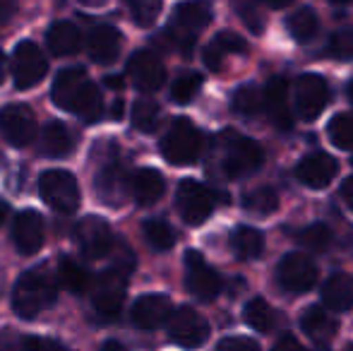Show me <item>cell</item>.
Instances as JSON below:
<instances>
[{"label": "cell", "mask_w": 353, "mask_h": 351, "mask_svg": "<svg viewBox=\"0 0 353 351\" xmlns=\"http://www.w3.org/2000/svg\"><path fill=\"white\" fill-rule=\"evenodd\" d=\"M51 97L56 101V106L77 113L84 123H97L103 116L101 94L89 82L87 72L79 70V68H68V70L58 72Z\"/></svg>", "instance_id": "1"}, {"label": "cell", "mask_w": 353, "mask_h": 351, "mask_svg": "<svg viewBox=\"0 0 353 351\" xmlns=\"http://www.w3.org/2000/svg\"><path fill=\"white\" fill-rule=\"evenodd\" d=\"M53 301H56V281L41 267L27 270L14 284L12 305L14 313L22 318H37L39 313L51 308Z\"/></svg>", "instance_id": "2"}, {"label": "cell", "mask_w": 353, "mask_h": 351, "mask_svg": "<svg viewBox=\"0 0 353 351\" xmlns=\"http://www.w3.org/2000/svg\"><path fill=\"white\" fill-rule=\"evenodd\" d=\"M161 154L176 166L195 164L202 154V132L188 118H178L161 140Z\"/></svg>", "instance_id": "3"}, {"label": "cell", "mask_w": 353, "mask_h": 351, "mask_svg": "<svg viewBox=\"0 0 353 351\" xmlns=\"http://www.w3.org/2000/svg\"><path fill=\"white\" fill-rule=\"evenodd\" d=\"M39 190H41V197L46 200V205L53 207L56 212H61V214L77 212L79 202H82L74 176L70 171H63V169L46 171L41 176V181H39Z\"/></svg>", "instance_id": "4"}, {"label": "cell", "mask_w": 353, "mask_h": 351, "mask_svg": "<svg viewBox=\"0 0 353 351\" xmlns=\"http://www.w3.org/2000/svg\"><path fill=\"white\" fill-rule=\"evenodd\" d=\"M226 157H223V171L228 178L250 176L265 164V152L250 137H241L236 132H226Z\"/></svg>", "instance_id": "5"}, {"label": "cell", "mask_w": 353, "mask_h": 351, "mask_svg": "<svg viewBox=\"0 0 353 351\" xmlns=\"http://www.w3.org/2000/svg\"><path fill=\"white\" fill-rule=\"evenodd\" d=\"M168 337L185 349H197L210 337V325L195 308L183 305L168 318Z\"/></svg>", "instance_id": "6"}, {"label": "cell", "mask_w": 353, "mask_h": 351, "mask_svg": "<svg viewBox=\"0 0 353 351\" xmlns=\"http://www.w3.org/2000/svg\"><path fill=\"white\" fill-rule=\"evenodd\" d=\"M176 207L185 224L197 226L210 219V214L214 212V195L202 183L183 181L176 192Z\"/></svg>", "instance_id": "7"}, {"label": "cell", "mask_w": 353, "mask_h": 351, "mask_svg": "<svg viewBox=\"0 0 353 351\" xmlns=\"http://www.w3.org/2000/svg\"><path fill=\"white\" fill-rule=\"evenodd\" d=\"M48 61L34 41H22L12 56V77L19 89H32L46 77Z\"/></svg>", "instance_id": "8"}, {"label": "cell", "mask_w": 353, "mask_h": 351, "mask_svg": "<svg viewBox=\"0 0 353 351\" xmlns=\"http://www.w3.org/2000/svg\"><path fill=\"white\" fill-rule=\"evenodd\" d=\"M130 174H128V166L123 161H118V157L108 159L106 164L99 169L97 174V195L103 205L118 207L128 200V192H130Z\"/></svg>", "instance_id": "9"}, {"label": "cell", "mask_w": 353, "mask_h": 351, "mask_svg": "<svg viewBox=\"0 0 353 351\" xmlns=\"http://www.w3.org/2000/svg\"><path fill=\"white\" fill-rule=\"evenodd\" d=\"M185 284L188 291L200 301H214L221 294V279L197 250L185 253Z\"/></svg>", "instance_id": "10"}, {"label": "cell", "mask_w": 353, "mask_h": 351, "mask_svg": "<svg viewBox=\"0 0 353 351\" xmlns=\"http://www.w3.org/2000/svg\"><path fill=\"white\" fill-rule=\"evenodd\" d=\"M276 279H279L281 289L291 291V294H305L315 286L317 267L305 255L288 253L276 267Z\"/></svg>", "instance_id": "11"}, {"label": "cell", "mask_w": 353, "mask_h": 351, "mask_svg": "<svg viewBox=\"0 0 353 351\" xmlns=\"http://www.w3.org/2000/svg\"><path fill=\"white\" fill-rule=\"evenodd\" d=\"M0 132H3L5 142L12 147H27L29 142L37 137V121L34 113L27 106L19 103H10L0 111Z\"/></svg>", "instance_id": "12"}, {"label": "cell", "mask_w": 353, "mask_h": 351, "mask_svg": "<svg viewBox=\"0 0 353 351\" xmlns=\"http://www.w3.org/2000/svg\"><path fill=\"white\" fill-rule=\"evenodd\" d=\"M330 97L332 94H330V87H327L325 77L312 75V72L303 75L296 85V108L303 121H307V123L315 121V118L325 111L327 103H330Z\"/></svg>", "instance_id": "13"}, {"label": "cell", "mask_w": 353, "mask_h": 351, "mask_svg": "<svg viewBox=\"0 0 353 351\" xmlns=\"http://www.w3.org/2000/svg\"><path fill=\"white\" fill-rule=\"evenodd\" d=\"M125 279L128 274L121 270H113L108 267V272H103V277L99 279V286L94 289V308L103 318H116L123 308V301H125Z\"/></svg>", "instance_id": "14"}, {"label": "cell", "mask_w": 353, "mask_h": 351, "mask_svg": "<svg viewBox=\"0 0 353 351\" xmlns=\"http://www.w3.org/2000/svg\"><path fill=\"white\" fill-rule=\"evenodd\" d=\"M77 241L79 248L87 258L99 260L106 258V255L113 253V234L111 226L106 224L99 217H84L77 224Z\"/></svg>", "instance_id": "15"}, {"label": "cell", "mask_w": 353, "mask_h": 351, "mask_svg": "<svg viewBox=\"0 0 353 351\" xmlns=\"http://www.w3.org/2000/svg\"><path fill=\"white\" fill-rule=\"evenodd\" d=\"M128 72L132 77V85L142 92H157L166 82V68H163L161 58L152 51L132 53L130 63H128Z\"/></svg>", "instance_id": "16"}, {"label": "cell", "mask_w": 353, "mask_h": 351, "mask_svg": "<svg viewBox=\"0 0 353 351\" xmlns=\"http://www.w3.org/2000/svg\"><path fill=\"white\" fill-rule=\"evenodd\" d=\"M12 241L19 253L24 255H34L37 250H41L43 241H46V226H43L41 214L34 210L19 212L12 224Z\"/></svg>", "instance_id": "17"}, {"label": "cell", "mask_w": 353, "mask_h": 351, "mask_svg": "<svg viewBox=\"0 0 353 351\" xmlns=\"http://www.w3.org/2000/svg\"><path fill=\"white\" fill-rule=\"evenodd\" d=\"M123 48V37L116 27L111 24H99L89 32L87 37V51L89 58L99 66H111V63L118 61Z\"/></svg>", "instance_id": "18"}, {"label": "cell", "mask_w": 353, "mask_h": 351, "mask_svg": "<svg viewBox=\"0 0 353 351\" xmlns=\"http://www.w3.org/2000/svg\"><path fill=\"white\" fill-rule=\"evenodd\" d=\"M336 176V161L325 152H315V154L305 157L301 164L296 166V178L307 188H327Z\"/></svg>", "instance_id": "19"}, {"label": "cell", "mask_w": 353, "mask_h": 351, "mask_svg": "<svg viewBox=\"0 0 353 351\" xmlns=\"http://www.w3.org/2000/svg\"><path fill=\"white\" fill-rule=\"evenodd\" d=\"M171 301L161 294L140 296L132 305V323L142 330H154L171 318Z\"/></svg>", "instance_id": "20"}, {"label": "cell", "mask_w": 353, "mask_h": 351, "mask_svg": "<svg viewBox=\"0 0 353 351\" xmlns=\"http://www.w3.org/2000/svg\"><path fill=\"white\" fill-rule=\"evenodd\" d=\"M262 106H265L270 121L274 123L279 130H291V111H288V85L283 77H274L267 85L265 94H262Z\"/></svg>", "instance_id": "21"}, {"label": "cell", "mask_w": 353, "mask_h": 351, "mask_svg": "<svg viewBox=\"0 0 353 351\" xmlns=\"http://www.w3.org/2000/svg\"><path fill=\"white\" fill-rule=\"evenodd\" d=\"M130 190L135 195L137 205L149 207L154 202H159L163 197V190H166V183H163V176L154 169H140L130 181Z\"/></svg>", "instance_id": "22"}, {"label": "cell", "mask_w": 353, "mask_h": 351, "mask_svg": "<svg viewBox=\"0 0 353 351\" xmlns=\"http://www.w3.org/2000/svg\"><path fill=\"white\" fill-rule=\"evenodd\" d=\"M322 301L332 310H351L353 308V277L346 272H336L325 281L322 289Z\"/></svg>", "instance_id": "23"}, {"label": "cell", "mask_w": 353, "mask_h": 351, "mask_svg": "<svg viewBox=\"0 0 353 351\" xmlns=\"http://www.w3.org/2000/svg\"><path fill=\"white\" fill-rule=\"evenodd\" d=\"M212 19V10L202 3H183L173 14V29L188 37H195L200 29H205Z\"/></svg>", "instance_id": "24"}, {"label": "cell", "mask_w": 353, "mask_h": 351, "mask_svg": "<svg viewBox=\"0 0 353 351\" xmlns=\"http://www.w3.org/2000/svg\"><path fill=\"white\" fill-rule=\"evenodd\" d=\"M72 132L68 130V126H63L61 121H51L41 130V152L43 157H51V159H61L72 152Z\"/></svg>", "instance_id": "25"}, {"label": "cell", "mask_w": 353, "mask_h": 351, "mask_svg": "<svg viewBox=\"0 0 353 351\" xmlns=\"http://www.w3.org/2000/svg\"><path fill=\"white\" fill-rule=\"evenodd\" d=\"M48 48H51L56 56H72L82 46V37H79V29L72 22H56L48 29Z\"/></svg>", "instance_id": "26"}, {"label": "cell", "mask_w": 353, "mask_h": 351, "mask_svg": "<svg viewBox=\"0 0 353 351\" xmlns=\"http://www.w3.org/2000/svg\"><path fill=\"white\" fill-rule=\"evenodd\" d=\"M231 248L241 260H257L265 253V236L252 226H238L231 234Z\"/></svg>", "instance_id": "27"}, {"label": "cell", "mask_w": 353, "mask_h": 351, "mask_svg": "<svg viewBox=\"0 0 353 351\" xmlns=\"http://www.w3.org/2000/svg\"><path fill=\"white\" fill-rule=\"evenodd\" d=\"M303 330L310 339L317 344H327L336 334V323L320 308V305H310L303 315Z\"/></svg>", "instance_id": "28"}, {"label": "cell", "mask_w": 353, "mask_h": 351, "mask_svg": "<svg viewBox=\"0 0 353 351\" xmlns=\"http://www.w3.org/2000/svg\"><path fill=\"white\" fill-rule=\"evenodd\" d=\"M58 279L65 286L70 294H84L92 284V277L79 263H74L72 258H63L58 265Z\"/></svg>", "instance_id": "29"}, {"label": "cell", "mask_w": 353, "mask_h": 351, "mask_svg": "<svg viewBox=\"0 0 353 351\" xmlns=\"http://www.w3.org/2000/svg\"><path fill=\"white\" fill-rule=\"evenodd\" d=\"M286 27L296 41H310L317 34V29H320V19H317V14L310 8H301L288 14Z\"/></svg>", "instance_id": "30"}, {"label": "cell", "mask_w": 353, "mask_h": 351, "mask_svg": "<svg viewBox=\"0 0 353 351\" xmlns=\"http://www.w3.org/2000/svg\"><path fill=\"white\" fill-rule=\"evenodd\" d=\"M243 207L257 217H270L279 207V195L274 188H255L243 197Z\"/></svg>", "instance_id": "31"}, {"label": "cell", "mask_w": 353, "mask_h": 351, "mask_svg": "<svg viewBox=\"0 0 353 351\" xmlns=\"http://www.w3.org/2000/svg\"><path fill=\"white\" fill-rule=\"evenodd\" d=\"M245 323L262 334L272 332V328H274V323H276L274 310H272V305L267 303L265 299H252V301H248V305H245Z\"/></svg>", "instance_id": "32"}, {"label": "cell", "mask_w": 353, "mask_h": 351, "mask_svg": "<svg viewBox=\"0 0 353 351\" xmlns=\"http://www.w3.org/2000/svg\"><path fill=\"white\" fill-rule=\"evenodd\" d=\"M327 135L339 150H353V113H336L327 126Z\"/></svg>", "instance_id": "33"}, {"label": "cell", "mask_w": 353, "mask_h": 351, "mask_svg": "<svg viewBox=\"0 0 353 351\" xmlns=\"http://www.w3.org/2000/svg\"><path fill=\"white\" fill-rule=\"evenodd\" d=\"M332 229L327 224H310L298 234V243L312 253H325L332 245Z\"/></svg>", "instance_id": "34"}, {"label": "cell", "mask_w": 353, "mask_h": 351, "mask_svg": "<svg viewBox=\"0 0 353 351\" xmlns=\"http://www.w3.org/2000/svg\"><path fill=\"white\" fill-rule=\"evenodd\" d=\"M142 231H144V241H147L154 250H171L173 243H176L173 229L161 219H149L147 224L142 226Z\"/></svg>", "instance_id": "35"}, {"label": "cell", "mask_w": 353, "mask_h": 351, "mask_svg": "<svg viewBox=\"0 0 353 351\" xmlns=\"http://www.w3.org/2000/svg\"><path fill=\"white\" fill-rule=\"evenodd\" d=\"M161 121V108L152 101V99H140L132 106V126L142 132H154Z\"/></svg>", "instance_id": "36"}, {"label": "cell", "mask_w": 353, "mask_h": 351, "mask_svg": "<svg viewBox=\"0 0 353 351\" xmlns=\"http://www.w3.org/2000/svg\"><path fill=\"white\" fill-rule=\"evenodd\" d=\"M202 89V75L197 72H181L171 85V99L176 103H190Z\"/></svg>", "instance_id": "37"}, {"label": "cell", "mask_w": 353, "mask_h": 351, "mask_svg": "<svg viewBox=\"0 0 353 351\" xmlns=\"http://www.w3.org/2000/svg\"><path fill=\"white\" fill-rule=\"evenodd\" d=\"M233 111L241 116H255L262 111V94L255 87H241L233 94Z\"/></svg>", "instance_id": "38"}, {"label": "cell", "mask_w": 353, "mask_h": 351, "mask_svg": "<svg viewBox=\"0 0 353 351\" xmlns=\"http://www.w3.org/2000/svg\"><path fill=\"white\" fill-rule=\"evenodd\" d=\"M161 12V3L157 0H135L130 3V14L140 27H152Z\"/></svg>", "instance_id": "39"}, {"label": "cell", "mask_w": 353, "mask_h": 351, "mask_svg": "<svg viewBox=\"0 0 353 351\" xmlns=\"http://www.w3.org/2000/svg\"><path fill=\"white\" fill-rule=\"evenodd\" d=\"M327 53L332 58H341V61H351L353 58V29H344V32H336L330 39V46Z\"/></svg>", "instance_id": "40"}, {"label": "cell", "mask_w": 353, "mask_h": 351, "mask_svg": "<svg viewBox=\"0 0 353 351\" xmlns=\"http://www.w3.org/2000/svg\"><path fill=\"white\" fill-rule=\"evenodd\" d=\"M212 43L223 53V56H228V53H248V43L243 41L238 34H233V32L216 34V39H214Z\"/></svg>", "instance_id": "41"}, {"label": "cell", "mask_w": 353, "mask_h": 351, "mask_svg": "<svg viewBox=\"0 0 353 351\" xmlns=\"http://www.w3.org/2000/svg\"><path fill=\"white\" fill-rule=\"evenodd\" d=\"M236 10H238V14H241L243 22L248 24V29H250L252 34H260L262 29H265V22H262V17H260V12H257L255 5L243 3V5H236Z\"/></svg>", "instance_id": "42"}, {"label": "cell", "mask_w": 353, "mask_h": 351, "mask_svg": "<svg viewBox=\"0 0 353 351\" xmlns=\"http://www.w3.org/2000/svg\"><path fill=\"white\" fill-rule=\"evenodd\" d=\"M22 347L24 351H68L61 342L46 337H27L22 339Z\"/></svg>", "instance_id": "43"}, {"label": "cell", "mask_w": 353, "mask_h": 351, "mask_svg": "<svg viewBox=\"0 0 353 351\" xmlns=\"http://www.w3.org/2000/svg\"><path fill=\"white\" fill-rule=\"evenodd\" d=\"M216 351H260V347L245 337H226L219 342Z\"/></svg>", "instance_id": "44"}, {"label": "cell", "mask_w": 353, "mask_h": 351, "mask_svg": "<svg viewBox=\"0 0 353 351\" xmlns=\"http://www.w3.org/2000/svg\"><path fill=\"white\" fill-rule=\"evenodd\" d=\"M223 53L219 51L216 46H214V43H210V46L205 48V66L210 68V70H214V72H219L223 68Z\"/></svg>", "instance_id": "45"}, {"label": "cell", "mask_w": 353, "mask_h": 351, "mask_svg": "<svg viewBox=\"0 0 353 351\" xmlns=\"http://www.w3.org/2000/svg\"><path fill=\"white\" fill-rule=\"evenodd\" d=\"M272 351H305L298 344V339L293 337V334H283V337L276 342V347L272 349Z\"/></svg>", "instance_id": "46"}, {"label": "cell", "mask_w": 353, "mask_h": 351, "mask_svg": "<svg viewBox=\"0 0 353 351\" xmlns=\"http://www.w3.org/2000/svg\"><path fill=\"white\" fill-rule=\"evenodd\" d=\"M341 200L353 210V176H349L344 183H341Z\"/></svg>", "instance_id": "47"}, {"label": "cell", "mask_w": 353, "mask_h": 351, "mask_svg": "<svg viewBox=\"0 0 353 351\" xmlns=\"http://www.w3.org/2000/svg\"><path fill=\"white\" fill-rule=\"evenodd\" d=\"M14 12H17V5L10 0H0V22H8Z\"/></svg>", "instance_id": "48"}, {"label": "cell", "mask_w": 353, "mask_h": 351, "mask_svg": "<svg viewBox=\"0 0 353 351\" xmlns=\"http://www.w3.org/2000/svg\"><path fill=\"white\" fill-rule=\"evenodd\" d=\"M99 351H128V349L123 347L121 342H113V339H111V342H106V344H103V347L99 349Z\"/></svg>", "instance_id": "49"}, {"label": "cell", "mask_w": 353, "mask_h": 351, "mask_svg": "<svg viewBox=\"0 0 353 351\" xmlns=\"http://www.w3.org/2000/svg\"><path fill=\"white\" fill-rule=\"evenodd\" d=\"M106 85L111 87V89H121V87H123V77H118V75H108V77H106Z\"/></svg>", "instance_id": "50"}, {"label": "cell", "mask_w": 353, "mask_h": 351, "mask_svg": "<svg viewBox=\"0 0 353 351\" xmlns=\"http://www.w3.org/2000/svg\"><path fill=\"white\" fill-rule=\"evenodd\" d=\"M5 70H8V58H5V53L0 51V82L5 80Z\"/></svg>", "instance_id": "51"}, {"label": "cell", "mask_w": 353, "mask_h": 351, "mask_svg": "<svg viewBox=\"0 0 353 351\" xmlns=\"http://www.w3.org/2000/svg\"><path fill=\"white\" fill-rule=\"evenodd\" d=\"M267 5H270V8H274V10H279V8L291 5V0H267Z\"/></svg>", "instance_id": "52"}, {"label": "cell", "mask_w": 353, "mask_h": 351, "mask_svg": "<svg viewBox=\"0 0 353 351\" xmlns=\"http://www.w3.org/2000/svg\"><path fill=\"white\" fill-rule=\"evenodd\" d=\"M121 113H123V103L116 101V106H113V118H121Z\"/></svg>", "instance_id": "53"}, {"label": "cell", "mask_w": 353, "mask_h": 351, "mask_svg": "<svg viewBox=\"0 0 353 351\" xmlns=\"http://www.w3.org/2000/svg\"><path fill=\"white\" fill-rule=\"evenodd\" d=\"M346 97H349V101L353 103V80L349 82V85H346Z\"/></svg>", "instance_id": "54"}, {"label": "cell", "mask_w": 353, "mask_h": 351, "mask_svg": "<svg viewBox=\"0 0 353 351\" xmlns=\"http://www.w3.org/2000/svg\"><path fill=\"white\" fill-rule=\"evenodd\" d=\"M5 214H8V207H5V205H0V224H3Z\"/></svg>", "instance_id": "55"}, {"label": "cell", "mask_w": 353, "mask_h": 351, "mask_svg": "<svg viewBox=\"0 0 353 351\" xmlns=\"http://www.w3.org/2000/svg\"><path fill=\"white\" fill-rule=\"evenodd\" d=\"M344 351H353V344H346V349Z\"/></svg>", "instance_id": "56"}]
</instances>
